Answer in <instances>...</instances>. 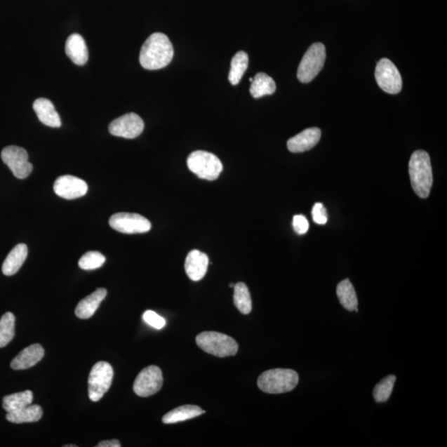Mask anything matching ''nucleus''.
Masks as SVG:
<instances>
[{
  "label": "nucleus",
  "mask_w": 447,
  "mask_h": 447,
  "mask_svg": "<svg viewBox=\"0 0 447 447\" xmlns=\"http://www.w3.org/2000/svg\"><path fill=\"white\" fill-rule=\"evenodd\" d=\"M65 447H77L76 445H66Z\"/></svg>",
  "instance_id": "nucleus-35"
},
{
  "label": "nucleus",
  "mask_w": 447,
  "mask_h": 447,
  "mask_svg": "<svg viewBox=\"0 0 447 447\" xmlns=\"http://www.w3.org/2000/svg\"><path fill=\"white\" fill-rule=\"evenodd\" d=\"M54 192L60 197L74 200L86 194L88 186L85 181L76 177L66 175L59 177L54 182Z\"/></svg>",
  "instance_id": "nucleus-13"
},
{
  "label": "nucleus",
  "mask_w": 447,
  "mask_h": 447,
  "mask_svg": "<svg viewBox=\"0 0 447 447\" xmlns=\"http://www.w3.org/2000/svg\"><path fill=\"white\" fill-rule=\"evenodd\" d=\"M67 57L77 66H83L88 61L89 53L86 41L80 34H72L67 40Z\"/></svg>",
  "instance_id": "nucleus-18"
},
{
  "label": "nucleus",
  "mask_w": 447,
  "mask_h": 447,
  "mask_svg": "<svg viewBox=\"0 0 447 447\" xmlns=\"http://www.w3.org/2000/svg\"><path fill=\"white\" fill-rule=\"evenodd\" d=\"M188 168L201 179L214 181L222 172L223 165L213 154L198 150L193 152L187 159Z\"/></svg>",
  "instance_id": "nucleus-5"
},
{
  "label": "nucleus",
  "mask_w": 447,
  "mask_h": 447,
  "mask_svg": "<svg viewBox=\"0 0 447 447\" xmlns=\"http://www.w3.org/2000/svg\"><path fill=\"white\" fill-rule=\"evenodd\" d=\"M142 319L147 325L154 327L155 329H163L166 326V320L164 317L156 314L154 311H146L142 315Z\"/></svg>",
  "instance_id": "nucleus-31"
},
{
  "label": "nucleus",
  "mask_w": 447,
  "mask_h": 447,
  "mask_svg": "<svg viewBox=\"0 0 447 447\" xmlns=\"http://www.w3.org/2000/svg\"><path fill=\"white\" fill-rule=\"evenodd\" d=\"M321 131L318 128H310L298 133L288 141V149L292 153H303L314 147L320 141Z\"/></svg>",
  "instance_id": "nucleus-14"
},
{
  "label": "nucleus",
  "mask_w": 447,
  "mask_h": 447,
  "mask_svg": "<svg viewBox=\"0 0 447 447\" xmlns=\"http://www.w3.org/2000/svg\"><path fill=\"white\" fill-rule=\"evenodd\" d=\"M293 227L295 232L298 234H306L308 232V229H309V222H308L305 216L297 215L293 218Z\"/></svg>",
  "instance_id": "nucleus-33"
},
{
  "label": "nucleus",
  "mask_w": 447,
  "mask_h": 447,
  "mask_svg": "<svg viewBox=\"0 0 447 447\" xmlns=\"http://www.w3.org/2000/svg\"><path fill=\"white\" fill-rule=\"evenodd\" d=\"M234 303L242 314L248 315L252 311L251 293L243 283H238L234 287Z\"/></svg>",
  "instance_id": "nucleus-27"
},
{
  "label": "nucleus",
  "mask_w": 447,
  "mask_h": 447,
  "mask_svg": "<svg viewBox=\"0 0 447 447\" xmlns=\"http://www.w3.org/2000/svg\"><path fill=\"white\" fill-rule=\"evenodd\" d=\"M209 265V258L199 251L188 253L185 262V269L188 278L194 282L204 278Z\"/></svg>",
  "instance_id": "nucleus-15"
},
{
  "label": "nucleus",
  "mask_w": 447,
  "mask_h": 447,
  "mask_svg": "<svg viewBox=\"0 0 447 447\" xmlns=\"http://www.w3.org/2000/svg\"><path fill=\"white\" fill-rule=\"evenodd\" d=\"M15 335V316L6 312L0 318V348L6 347Z\"/></svg>",
  "instance_id": "nucleus-28"
},
{
  "label": "nucleus",
  "mask_w": 447,
  "mask_h": 447,
  "mask_svg": "<svg viewBox=\"0 0 447 447\" xmlns=\"http://www.w3.org/2000/svg\"><path fill=\"white\" fill-rule=\"evenodd\" d=\"M27 247L25 243L18 244L8 253L6 260H4L2 271L6 276L15 275L20 269L27 257Z\"/></svg>",
  "instance_id": "nucleus-20"
},
{
  "label": "nucleus",
  "mask_w": 447,
  "mask_h": 447,
  "mask_svg": "<svg viewBox=\"0 0 447 447\" xmlns=\"http://www.w3.org/2000/svg\"><path fill=\"white\" fill-rule=\"evenodd\" d=\"M34 395L30 390L7 395L3 399V408L7 413L17 412L33 403Z\"/></svg>",
  "instance_id": "nucleus-25"
},
{
  "label": "nucleus",
  "mask_w": 447,
  "mask_h": 447,
  "mask_svg": "<svg viewBox=\"0 0 447 447\" xmlns=\"http://www.w3.org/2000/svg\"><path fill=\"white\" fill-rule=\"evenodd\" d=\"M248 66V56L243 51L237 53L232 61V67L229 73V81L233 86L239 84Z\"/></svg>",
  "instance_id": "nucleus-26"
},
{
  "label": "nucleus",
  "mask_w": 447,
  "mask_h": 447,
  "mask_svg": "<svg viewBox=\"0 0 447 447\" xmlns=\"http://www.w3.org/2000/svg\"><path fill=\"white\" fill-rule=\"evenodd\" d=\"M276 91V84L273 78L265 73H258L253 77L251 86V93L253 98H260L262 96L273 95Z\"/></svg>",
  "instance_id": "nucleus-23"
},
{
  "label": "nucleus",
  "mask_w": 447,
  "mask_h": 447,
  "mask_svg": "<svg viewBox=\"0 0 447 447\" xmlns=\"http://www.w3.org/2000/svg\"><path fill=\"white\" fill-rule=\"evenodd\" d=\"M312 219L318 225H325L328 220L326 210L321 204H316L312 211Z\"/></svg>",
  "instance_id": "nucleus-32"
},
{
  "label": "nucleus",
  "mask_w": 447,
  "mask_h": 447,
  "mask_svg": "<svg viewBox=\"0 0 447 447\" xmlns=\"http://www.w3.org/2000/svg\"><path fill=\"white\" fill-rule=\"evenodd\" d=\"M340 304L347 311L358 312V298L354 286L349 279L342 281L336 288Z\"/></svg>",
  "instance_id": "nucleus-22"
},
{
  "label": "nucleus",
  "mask_w": 447,
  "mask_h": 447,
  "mask_svg": "<svg viewBox=\"0 0 447 447\" xmlns=\"http://www.w3.org/2000/svg\"><path fill=\"white\" fill-rule=\"evenodd\" d=\"M109 223L117 232L128 234L147 233L152 227L150 221L145 216L126 212L113 215Z\"/></svg>",
  "instance_id": "nucleus-11"
},
{
  "label": "nucleus",
  "mask_w": 447,
  "mask_h": 447,
  "mask_svg": "<svg viewBox=\"0 0 447 447\" xmlns=\"http://www.w3.org/2000/svg\"><path fill=\"white\" fill-rule=\"evenodd\" d=\"M44 349L40 344H34L22 349L18 356L13 359L11 368L15 371L27 370L34 366L44 356Z\"/></svg>",
  "instance_id": "nucleus-16"
},
{
  "label": "nucleus",
  "mask_w": 447,
  "mask_h": 447,
  "mask_svg": "<svg viewBox=\"0 0 447 447\" xmlns=\"http://www.w3.org/2000/svg\"><path fill=\"white\" fill-rule=\"evenodd\" d=\"M145 123L135 113H128L114 119L109 124V131L112 135L124 138H135L144 131Z\"/></svg>",
  "instance_id": "nucleus-12"
},
{
  "label": "nucleus",
  "mask_w": 447,
  "mask_h": 447,
  "mask_svg": "<svg viewBox=\"0 0 447 447\" xmlns=\"http://www.w3.org/2000/svg\"><path fill=\"white\" fill-rule=\"evenodd\" d=\"M409 176L412 187L420 198H427L433 183L429 154L423 150L415 151L409 161Z\"/></svg>",
  "instance_id": "nucleus-2"
},
{
  "label": "nucleus",
  "mask_w": 447,
  "mask_h": 447,
  "mask_svg": "<svg viewBox=\"0 0 447 447\" xmlns=\"http://www.w3.org/2000/svg\"><path fill=\"white\" fill-rule=\"evenodd\" d=\"M105 257L98 251H90L83 255L78 265L83 270H94L100 268L105 264Z\"/></svg>",
  "instance_id": "nucleus-30"
},
{
  "label": "nucleus",
  "mask_w": 447,
  "mask_h": 447,
  "mask_svg": "<svg viewBox=\"0 0 447 447\" xmlns=\"http://www.w3.org/2000/svg\"><path fill=\"white\" fill-rule=\"evenodd\" d=\"M106 295H107L106 289L98 288L89 296L82 299L76 308L75 313L76 316L80 318V319H89L98 311Z\"/></svg>",
  "instance_id": "nucleus-19"
},
{
  "label": "nucleus",
  "mask_w": 447,
  "mask_h": 447,
  "mask_svg": "<svg viewBox=\"0 0 447 447\" xmlns=\"http://www.w3.org/2000/svg\"><path fill=\"white\" fill-rule=\"evenodd\" d=\"M326 61V48L321 43L312 44L304 55L298 69V80L309 83L323 68Z\"/></svg>",
  "instance_id": "nucleus-6"
},
{
  "label": "nucleus",
  "mask_w": 447,
  "mask_h": 447,
  "mask_svg": "<svg viewBox=\"0 0 447 447\" xmlns=\"http://www.w3.org/2000/svg\"><path fill=\"white\" fill-rule=\"evenodd\" d=\"M234 285H236V284H233V283L229 284V288H234Z\"/></svg>",
  "instance_id": "nucleus-36"
},
{
  "label": "nucleus",
  "mask_w": 447,
  "mask_h": 447,
  "mask_svg": "<svg viewBox=\"0 0 447 447\" xmlns=\"http://www.w3.org/2000/svg\"><path fill=\"white\" fill-rule=\"evenodd\" d=\"M3 162L6 164L18 179H25L33 172V164L29 163V154L22 147L8 146L1 153Z\"/></svg>",
  "instance_id": "nucleus-9"
},
{
  "label": "nucleus",
  "mask_w": 447,
  "mask_h": 447,
  "mask_svg": "<svg viewBox=\"0 0 447 447\" xmlns=\"http://www.w3.org/2000/svg\"><path fill=\"white\" fill-rule=\"evenodd\" d=\"M114 371L109 363L100 361L92 368L88 380L89 398L98 402L112 386Z\"/></svg>",
  "instance_id": "nucleus-7"
},
{
  "label": "nucleus",
  "mask_w": 447,
  "mask_h": 447,
  "mask_svg": "<svg viewBox=\"0 0 447 447\" xmlns=\"http://www.w3.org/2000/svg\"><path fill=\"white\" fill-rule=\"evenodd\" d=\"M33 107L36 116L45 126L52 128L61 127V118L55 109V106L49 100L46 98L36 100Z\"/></svg>",
  "instance_id": "nucleus-17"
},
{
  "label": "nucleus",
  "mask_w": 447,
  "mask_h": 447,
  "mask_svg": "<svg viewBox=\"0 0 447 447\" xmlns=\"http://www.w3.org/2000/svg\"><path fill=\"white\" fill-rule=\"evenodd\" d=\"M375 79L378 85L387 93L395 95L402 90V76L398 68L388 58H382L377 63Z\"/></svg>",
  "instance_id": "nucleus-8"
},
{
  "label": "nucleus",
  "mask_w": 447,
  "mask_h": 447,
  "mask_svg": "<svg viewBox=\"0 0 447 447\" xmlns=\"http://www.w3.org/2000/svg\"><path fill=\"white\" fill-rule=\"evenodd\" d=\"M174 51L171 41L161 33L152 34L141 48L140 62L147 70H159L172 62Z\"/></svg>",
  "instance_id": "nucleus-1"
},
{
  "label": "nucleus",
  "mask_w": 447,
  "mask_h": 447,
  "mask_svg": "<svg viewBox=\"0 0 447 447\" xmlns=\"http://www.w3.org/2000/svg\"><path fill=\"white\" fill-rule=\"evenodd\" d=\"M121 444L118 440H107L100 441L98 447H121Z\"/></svg>",
  "instance_id": "nucleus-34"
},
{
  "label": "nucleus",
  "mask_w": 447,
  "mask_h": 447,
  "mask_svg": "<svg viewBox=\"0 0 447 447\" xmlns=\"http://www.w3.org/2000/svg\"><path fill=\"white\" fill-rule=\"evenodd\" d=\"M298 373L289 368L267 371L259 377L258 386L265 393L278 394L292 391L298 384Z\"/></svg>",
  "instance_id": "nucleus-3"
},
{
  "label": "nucleus",
  "mask_w": 447,
  "mask_h": 447,
  "mask_svg": "<svg viewBox=\"0 0 447 447\" xmlns=\"http://www.w3.org/2000/svg\"><path fill=\"white\" fill-rule=\"evenodd\" d=\"M163 384L164 378L161 368L156 366H150L138 374L133 384V391L140 397H149L158 393L162 389Z\"/></svg>",
  "instance_id": "nucleus-10"
},
{
  "label": "nucleus",
  "mask_w": 447,
  "mask_h": 447,
  "mask_svg": "<svg viewBox=\"0 0 447 447\" xmlns=\"http://www.w3.org/2000/svg\"><path fill=\"white\" fill-rule=\"evenodd\" d=\"M43 409L39 405H29L17 412L8 413L6 419L8 422L16 424L36 422L43 417Z\"/></svg>",
  "instance_id": "nucleus-24"
},
{
  "label": "nucleus",
  "mask_w": 447,
  "mask_h": 447,
  "mask_svg": "<svg viewBox=\"0 0 447 447\" xmlns=\"http://www.w3.org/2000/svg\"><path fill=\"white\" fill-rule=\"evenodd\" d=\"M196 342L205 352L220 358L236 356L239 349L236 340L216 331H204L196 336Z\"/></svg>",
  "instance_id": "nucleus-4"
},
{
  "label": "nucleus",
  "mask_w": 447,
  "mask_h": 447,
  "mask_svg": "<svg viewBox=\"0 0 447 447\" xmlns=\"http://www.w3.org/2000/svg\"><path fill=\"white\" fill-rule=\"evenodd\" d=\"M204 413V410L196 406V405H184V406L175 408L164 415L163 422L165 424H173L187 421L189 419L199 417Z\"/></svg>",
  "instance_id": "nucleus-21"
},
{
  "label": "nucleus",
  "mask_w": 447,
  "mask_h": 447,
  "mask_svg": "<svg viewBox=\"0 0 447 447\" xmlns=\"http://www.w3.org/2000/svg\"><path fill=\"white\" fill-rule=\"evenodd\" d=\"M395 381L394 375H389L376 385L373 394L377 403H385L389 399Z\"/></svg>",
  "instance_id": "nucleus-29"
}]
</instances>
